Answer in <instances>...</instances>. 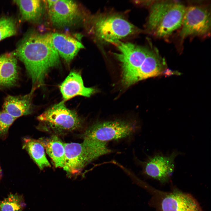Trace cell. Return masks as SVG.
Returning a JSON list of instances; mask_svg holds the SVG:
<instances>
[{"label": "cell", "instance_id": "obj_11", "mask_svg": "<svg viewBox=\"0 0 211 211\" xmlns=\"http://www.w3.org/2000/svg\"><path fill=\"white\" fill-rule=\"evenodd\" d=\"M65 159L64 169L68 176H77L87 164L82 143H64Z\"/></svg>", "mask_w": 211, "mask_h": 211}, {"label": "cell", "instance_id": "obj_8", "mask_svg": "<svg viewBox=\"0 0 211 211\" xmlns=\"http://www.w3.org/2000/svg\"><path fill=\"white\" fill-rule=\"evenodd\" d=\"M179 35L182 38L191 35L204 36L210 33V13L205 7L193 6L186 8Z\"/></svg>", "mask_w": 211, "mask_h": 211}, {"label": "cell", "instance_id": "obj_2", "mask_svg": "<svg viewBox=\"0 0 211 211\" xmlns=\"http://www.w3.org/2000/svg\"><path fill=\"white\" fill-rule=\"evenodd\" d=\"M186 7L173 1H160L151 6L147 23L148 30L159 38L166 37L181 27Z\"/></svg>", "mask_w": 211, "mask_h": 211}, {"label": "cell", "instance_id": "obj_21", "mask_svg": "<svg viewBox=\"0 0 211 211\" xmlns=\"http://www.w3.org/2000/svg\"><path fill=\"white\" fill-rule=\"evenodd\" d=\"M26 206L23 195L10 193L0 200V211H22Z\"/></svg>", "mask_w": 211, "mask_h": 211}, {"label": "cell", "instance_id": "obj_15", "mask_svg": "<svg viewBox=\"0 0 211 211\" xmlns=\"http://www.w3.org/2000/svg\"><path fill=\"white\" fill-rule=\"evenodd\" d=\"M33 93L30 92L23 96H7L3 105V110L16 119L30 114L32 108Z\"/></svg>", "mask_w": 211, "mask_h": 211}, {"label": "cell", "instance_id": "obj_20", "mask_svg": "<svg viewBox=\"0 0 211 211\" xmlns=\"http://www.w3.org/2000/svg\"><path fill=\"white\" fill-rule=\"evenodd\" d=\"M107 143L84 137L82 144L87 164L101 156L112 152V150L108 147Z\"/></svg>", "mask_w": 211, "mask_h": 211}, {"label": "cell", "instance_id": "obj_14", "mask_svg": "<svg viewBox=\"0 0 211 211\" xmlns=\"http://www.w3.org/2000/svg\"><path fill=\"white\" fill-rule=\"evenodd\" d=\"M166 67L165 61L160 56L157 51L150 50L137 72L136 82L160 74Z\"/></svg>", "mask_w": 211, "mask_h": 211}, {"label": "cell", "instance_id": "obj_23", "mask_svg": "<svg viewBox=\"0 0 211 211\" xmlns=\"http://www.w3.org/2000/svg\"><path fill=\"white\" fill-rule=\"evenodd\" d=\"M16 119L3 110L0 111V138L7 137L9 128Z\"/></svg>", "mask_w": 211, "mask_h": 211}, {"label": "cell", "instance_id": "obj_17", "mask_svg": "<svg viewBox=\"0 0 211 211\" xmlns=\"http://www.w3.org/2000/svg\"><path fill=\"white\" fill-rule=\"evenodd\" d=\"M42 144L46 153L52 159L56 168H63L64 164V143L56 136L49 138L39 139Z\"/></svg>", "mask_w": 211, "mask_h": 211}, {"label": "cell", "instance_id": "obj_24", "mask_svg": "<svg viewBox=\"0 0 211 211\" xmlns=\"http://www.w3.org/2000/svg\"><path fill=\"white\" fill-rule=\"evenodd\" d=\"M2 170H1V168L0 166V179H1L2 178Z\"/></svg>", "mask_w": 211, "mask_h": 211}, {"label": "cell", "instance_id": "obj_10", "mask_svg": "<svg viewBox=\"0 0 211 211\" xmlns=\"http://www.w3.org/2000/svg\"><path fill=\"white\" fill-rule=\"evenodd\" d=\"M180 153L176 151L169 155L158 152L141 162L143 173L146 176L165 183L170 180L175 168V160Z\"/></svg>", "mask_w": 211, "mask_h": 211}, {"label": "cell", "instance_id": "obj_4", "mask_svg": "<svg viewBox=\"0 0 211 211\" xmlns=\"http://www.w3.org/2000/svg\"><path fill=\"white\" fill-rule=\"evenodd\" d=\"M40 129L52 130L58 133L72 131L79 128L81 120L75 111L67 108L62 101L38 116Z\"/></svg>", "mask_w": 211, "mask_h": 211}, {"label": "cell", "instance_id": "obj_9", "mask_svg": "<svg viewBox=\"0 0 211 211\" xmlns=\"http://www.w3.org/2000/svg\"><path fill=\"white\" fill-rule=\"evenodd\" d=\"M47 5L50 21L57 28L69 27L75 25L81 16L80 8L75 1L71 0H47Z\"/></svg>", "mask_w": 211, "mask_h": 211}, {"label": "cell", "instance_id": "obj_7", "mask_svg": "<svg viewBox=\"0 0 211 211\" xmlns=\"http://www.w3.org/2000/svg\"><path fill=\"white\" fill-rule=\"evenodd\" d=\"M152 202L156 211H202L189 194L175 189L169 192L152 190Z\"/></svg>", "mask_w": 211, "mask_h": 211}, {"label": "cell", "instance_id": "obj_6", "mask_svg": "<svg viewBox=\"0 0 211 211\" xmlns=\"http://www.w3.org/2000/svg\"><path fill=\"white\" fill-rule=\"evenodd\" d=\"M134 122L115 120L99 122L87 129L84 137L107 142L131 136L139 129Z\"/></svg>", "mask_w": 211, "mask_h": 211}, {"label": "cell", "instance_id": "obj_5", "mask_svg": "<svg viewBox=\"0 0 211 211\" xmlns=\"http://www.w3.org/2000/svg\"><path fill=\"white\" fill-rule=\"evenodd\" d=\"M113 44L118 51L113 54L121 64L122 84L124 86L128 87L136 82L137 72L150 50L120 41Z\"/></svg>", "mask_w": 211, "mask_h": 211}, {"label": "cell", "instance_id": "obj_3", "mask_svg": "<svg viewBox=\"0 0 211 211\" xmlns=\"http://www.w3.org/2000/svg\"><path fill=\"white\" fill-rule=\"evenodd\" d=\"M92 31L98 40L114 44L136 33L138 29L122 17L116 14H100L93 18Z\"/></svg>", "mask_w": 211, "mask_h": 211}, {"label": "cell", "instance_id": "obj_16", "mask_svg": "<svg viewBox=\"0 0 211 211\" xmlns=\"http://www.w3.org/2000/svg\"><path fill=\"white\" fill-rule=\"evenodd\" d=\"M17 61L12 54L0 56V88H9L16 84L18 79Z\"/></svg>", "mask_w": 211, "mask_h": 211}, {"label": "cell", "instance_id": "obj_22", "mask_svg": "<svg viewBox=\"0 0 211 211\" xmlns=\"http://www.w3.org/2000/svg\"><path fill=\"white\" fill-rule=\"evenodd\" d=\"M16 32V23L10 18H0V41L15 34Z\"/></svg>", "mask_w": 211, "mask_h": 211}, {"label": "cell", "instance_id": "obj_12", "mask_svg": "<svg viewBox=\"0 0 211 211\" xmlns=\"http://www.w3.org/2000/svg\"><path fill=\"white\" fill-rule=\"evenodd\" d=\"M52 44L60 56L67 62L71 61L84 46L79 41L66 34H49Z\"/></svg>", "mask_w": 211, "mask_h": 211}, {"label": "cell", "instance_id": "obj_1", "mask_svg": "<svg viewBox=\"0 0 211 211\" xmlns=\"http://www.w3.org/2000/svg\"><path fill=\"white\" fill-rule=\"evenodd\" d=\"M15 55L24 63L31 79L32 92L43 85L48 71L60 63L59 55L52 44L49 34L28 33L19 43Z\"/></svg>", "mask_w": 211, "mask_h": 211}, {"label": "cell", "instance_id": "obj_18", "mask_svg": "<svg viewBox=\"0 0 211 211\" xmlns=\"http://www.w3.org/2000/svg\"><path fill=\"white\" fill-rule=\"evenodd\" d=\"M23 148L26 150L40 169L51 166L46 158L44 146L39 139L24 138L23 139Z\"/></svg>", "mask_w": 211, "mask_h": 211}, {"label": "cell", "instance_id": "obj_13", "mask_svg": "<svg viewBox=\"0 0 211 211\" xmlns=\"http://www.w3.org/2000/svg\"><path fill=\"white\" fill-rule=\"evenodd\" d=\"M59 89L64 102L77 96L89 97L96 91L94 88L85 87L81 75L75 71L70 73Z\"/></svg>", "mask_w": 211, "mask_h": 211}, {"label": "cell", "instance_id": "obj_19", "mask_svg": "<svg viewBox=\"0 0 211 211\" xmlns=\"http://www.w3.org/2000/svg\"><path fill=\"white\" fill-rule=\"evenodd\" d=\"M23 19L32 22L38 21L42 16L43 3L39 0H16Z\"/></svg>", "mask_w": 211, "mask_h": 211}]
</instances>
